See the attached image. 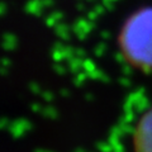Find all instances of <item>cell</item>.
I'll list each match as a JSON object with an SVG mask.
<instances>
[{"label": "cell", "instance_id": "cell-1", "mask_svg": "<svg viewBox=\"0 0 152 152\" xmlns=\"http://www.w3.org/2000/svg\"><path fill=\"white\" fill-rule=\"evenodd\" d=\"M119 51L126 62L141 71H152V7L136 10L123 23Z\"/></svg>", "mask_w": 152, "mask_h": 152}, {"label": "cell", "instance_id": "cell-2", "mask_svg": "<svg viewBox=\"0 0 152 152\" xmlns=\"http://www.w3.org/2000/svg\"><path fill=\"white\" fill-rule=\"evenodd\" d=\"M131 145L132 152H152V107L137 121Z\"/></svg>", "mask_w": 152, "mask_h": 152}]
</instances>
